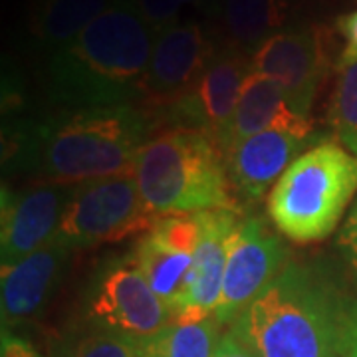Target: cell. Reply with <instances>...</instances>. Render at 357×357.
<instances>
[{
  "label": "cell",
  "mask_w": 357,
  "mask_h": 357,
  "mask_svg": "<svg viewBox=\"0 0 357 357\" xmlns=\"http://www.w3.org/2000/svg\"><path fill=\"white\" fill-rule=\"evenodd\" d=\"M155 220L135 175L107 177L72 187L56 236L70 250L96 248L145 234Z\"/></svg>",
  "instance_id": "6"
},
{
  "label": "cell",
  "mask_w": 357,
  "mask_h": 357,
  "mask_svg": "<svg viewBox=\"0 0 357 357\" xmlns=\"http://www.w3.org/2000/svg\"><path fill=\"white\" fill-rule=\"evenodd\" d=\"M215 54L213 42L199 22H178L157 32L141 102L169 109L195 88Z\"/></svg>",
  "instance_id": "10"
},
{
  "label": "cell",
  "mask_w": 357,
  "mask_h": 357,
  "mask_svg": "<svg viewBox=\"0 0 357 357\" xmlns=\"http://www.w3.org/2000/svg\"><path fill=\"white\" fill-rule=\"evenodd\" d=\"M128 2L155 34L169 26L178 24L183 8L187 6L199 8V6L213 4V0H128Z\"/></svg>",
  "instance_id": "23"
},
{
  "label": "cell",
  "mask_w": 357,
  "mask_h": 357,
  "mask_svg": "<svg viewBox=\"0 0 357 357\" xmlns=\"http://www.w3.org/2000/svg\"><path fill=\"white\" fill-rule=\"evenodd\" d=\"M286 246L262 218H241L230 243L215 318L232 326L248 304L282 272Z\"/></svg>",
  "instance_id": "8"
},
{
  "label": "cell",
  "mask_w": 357,
  "mask_h": 357,
  "mask_svg": "<svg viewBox=\"0 0 357 357\" xmlns=\"http://www.w3.org/2000/svg\"><path fill=\"white\" fill-rule=\"evenodd\" d=\"M213 357H256L255 351L244 344L243 340L236 333L229 330L222 333L220 342H218L215 356Z\"/></svg>",
  "instance_id": "27"
},
{
  "label": "cell",
  "mask_w": 357,
  "mask_h": 357,
  "mask_svg": "<svg viewBox=\"0 0 357 357\" xmlns=\"http://www.w3.org/2000/svg\"><path fill=\"white\" fill-rule=\"evenodd\" d=\"M314 137H300L288 131L268 129L234 143L225 151L230 185L248 201H260L284 175Z\"/></svg>",
  "instance_id": "14"
},
{
  "label": "cell",
  "mask_w": 357,
  "mask_h": 357,
  "mask_svg": "<svg viewBox=\"0 0 357 357\" xmlns=\"http://www.w3.org/2000/svg\"><path fill=\"white\" fill-rule=\"evenodd\" d=\"M328 119L337 139L357 157V64L342 70L337 77Z\"/></svg>",
  "instance_id": "21"
},
{
  "label": "cell",
  "mask_w": 357,
  "mask_h": 357,
  "mask_svg": "<svg viewBox=\"0 0 357 357\" xmlns=\"http://www.w3.org/2000/svg\"><path fill=\"white\" fill-rule=\"evenodd\" d=\"M149 126L133 105L84 107L52 117L22 141V165L42 183L77 187L135 175Z\"/></svg>",
  "instance_id": "2"
},
{
  "label": "cell",
  "mask_w": 357,
  "mask_h": 357,
  "mask_svg": "<svg viewBox=\"0 0 357 357\" xmlns=\"http://www.w3.org/2000/svg\"><path fill=\"white\" fill-rule=\"evenodd\" d=\"M72 250L58 236L13 266L2 268V326L32 318L46 304Z\"/></svg>",
  "instance_id": "17"
},
{
  "label": "cell",
  "mask_w": 357,
  "mask_h": 357,
  "mask_svg": "<svg viewBox=\"0 0 357 357\" xmlns=\"http://www.w3.org/2000/svg\"><path fill=\"white\" fill-rule=\"evenodd\" d=\"M344 243L349 248V252H351V256L356 258L357 262V206L356 211H354V215H351V218H349V222H347V227H345Z\"/></svg>",
  "instance_id": "28"
},
{
  "label": "cell",
  "mask_w": 357,
  "mask_h": 357,
  "mask_svg": "<svg viewBox=\"0 0 357 357\" xmlns=\"http://www.w3.org/2000/svg\"><path fill=\"white\" fill-rule=\"evenodd\" d=\"M357 191V157L321 141L284 171L268 197V215L284 236L300 244L326 238Z\"/></svg>",
  "instance_id": "5"
},
{
  "label": "cell",
  "mask_w": 357,
  "mask_h": 357,
  "mask_svg": "<svg viewBox=\"0 0 357 357\" xmlns=\"http://www.w3.org/2000/svg\"><path fill=\"white\" fill-rule=\"evenodd\" d=\"M155 32L128 0H117L68 46L54 52V100L76 109L141 102Z\"/></svg>",
  "instance_id": "1"
},
{
  "label": "cell",
  "mask_w": 357,
  "mask_h": 357,
  "mask_svg": "<svg viewBox=\"0 0 357 357\" xmlns=\"http://www.w3.org/2000/svg\"><path fill=\"white\" fill-rule=\"evenodd\" d=\"M199 236L201 229L195 215L161 217L133 250L145 280L173 318L189 294Z\"/></svg>",
  "instance_id": "9"
},
{
  "label": "cell",
  "mask_w": 357,
  "mask_h": 357,
  "mask_svg": "<svg viewBox=\"0 0 357 357\" xmlns=\"http://www.w3.org/2000/svg\"><path fill=\"white\" fill-rule=\"evenodd\" d=\"M143 347L145 342L141 340L98 330L66 345L58 357H143Z\"/></svg>",
  "instance_id": "22"
},
{
  "label": "cell",
  "mask_w": 357,
  "mask_h": 357,
  "mask_svg": "<svg viewBox=\"0 0 357 357\" xmlns=\"http://www.w3.org/2000/svg\"><path fill=\"white\" fill-rule=\"evenodd\" d=\"M0 357H44L34 345L22 335L8 332L2 328V342H0Z\"/></svg>",
  "instance_id": "25"
},
{
  "label": "cell",
  "mask_w": 357,
  "mask_h": 357,
  "mask_svg": "<svg viewBox=\"0 0 357 357\" xmlns=\"http://www.w3.org/2000/svg\"><path fill=\"white\" fill-rule=\"evenodd\" d=\"M135 181L143 203L155 218L234 211L225 153L208 133L173 128L147 139Z\"/></svg>",
  "instance_id": "4"
},
{
  "label": "cell",
  "mask_w": 357,
  "mask_h": 357,
  "mask_svg": "<svg viewBox=\"0 0 357 357\" xmlns=\"http://www.w3.org/2000/svg\"><path fill=\"white\" fill-rule=\"evenodd\" d=\"M222 32L238 52H252L280 32L288 18V0H213Z\"/></svg>",
  "instance_id": "18"
},
{
  "label": "cell",
  "mask_w": 357,
  "mask_h": 357,
  "mask_svg": "<svg viewBox=\"0 0 357 357\" xmlns=\"http://www.w3.org/2000/svg\"><path fill=\"white\" fill-rule=\"evenodd\" d=\"M89 324L147 342L173 321L171 310L147 284L135 255L107 262L96 274L86 302Z\"/></svg>",
  "instance_id": "7"
},
{
  "label": "cell",
  "mask_w": 357,
  "mask_h": 357,
  "mask_svg": "<svg viewBox=\"0 0 357 357\" xmlns=\"http://www.w3.org/2000/svg\"><path fill=\"white\" fill-rule=\"evenodd\" d=\"M72 187L42 183L22 195H2L0 260L8 268L40 250L58 234Z\"/></svg>",
  "instance_id": "13"
},
{
  "label": "cell",
  "mask_w": 357,
  "mask_h": 357,
  "mask_svg": "<svg viewBox=\"0 0 357 357\" xmlns=\"http://www.w3.org/2000/svg\"><path fill=\"white\" fill-rule=\"evenodd\" d=\"M222 337V324L215 316L197 321L173 319L149 337L143 357H213Z\"/></svg>",
  "instance_id": "20"
},
{
  "label": "cell",
  "mask_w": 357,
  "mask_h": 357,
  "mask_svg": "<svg viewBox=\"0 0 357 357\" xmlns=\"http://www.w3.org/2000/svg\"><path fill=\"white\" fill-rule=\"evenodd\" d=\"M342 314L307 268L286 264L230 330L256 357H344Z\"/></svg>",
  "instance_id": "3"
},
{
  "label": "cell",
  "mask_w": 357,
  "mask_h": 357,
  "mask_svg": "<svg viewBox=\"0 0 357 357\" xmlns=\"http://www.w3.org/2000/svg\"><path fill=\"white\" fill-rule=\"evenodd\" d=\"M337 30L345 40V46L340 54L337 66H340V70H345L349 66L357 64V10L342 16L337 20Z\"/></svg>",
  "instance_id": "24"
},
{
  "label": "cell",
  "mask_w": 357,
  "mask_h": 357,
  "mask_svg": "<svg viewBox=\"0 0 357 357\" xmlns=\"http://www.w3.org/2000/svg\"><path fill=\"white\" fill-rule=\"evenodd\" d=\"M201 236L195 250L189 294L175 314L178 321L213 318L217 310L232 234L241 218L234 211H204L195 215Z\"/></svg>",
  "instance_id": "15"
},
{
  "label": "cell",
  "mask_w": 357,
  "mask_h": 357,
  "mask_svg": "<svg viewBox=\"0 0 357 357\" xmlns=\"http://www.w3.org/2000/svg\"><path fill=\"white\" fill-rule=\"evenodd\" d=\"M112 0H40L32 22L34 36L48 48L60 50L105 13Z\"/></svg>",
  "instance_id": "19"
},
{
  "label": "cell",
  "mask_w": 357,
  "mask_h": 357,
  "mask_svg": "<svg viewBox=\"0 0 357 357\" xmlns=\"http://www.w3.org/2000/svg\"><path fill=\"white\" fill-rule=\"evenodd\" d=\"M248 74L250 58L246 60L243 52L234 48L217 52L195 88L169 107L177 128L204 131L220 145L236 112L241 89Z\"/></svg>",
  "instance_id": "12"
},
{
  "label": "cell",
  "mask_w": 357,
  "mask_h": 357,
  "mask_svg": "<svg viewBox=\"0 0 357 357\" xmlns=\"http://www.w3.org/2000/svg\"><path fill=\"white\" fill-rule=\"evenodd\" d=\"M268 129L288 131L300 137H314L312 119L294 107L280 86L270 77L250 72L244 79L232 121L220 139V149L225 153L234 143Z\"/></svg>",
  "instance_id": "16"
},
{
  "label": "cell",
  "mask_w": 357,
  "mask_h": 357,
  "mask_svg": "<svg viewBox=\"0 0 357 357\" xmlns=\"http://www.w3.org/2000/svg\"><path fill=\"white\" fill-rule=\"evenodd\" d=\"M326 58L312 28L280 30L250 54V72L270 77L302 115L310 117Z\"/></svg>",
  "instance_id": "11"
},
{
  "label": "cell",
  "mask_w": 357,
  "mask_h": 357,
  "mask_svg": "<svg viewBox=\"0 0 357 357\" xmlns=\"http://www.w3.org/2000/svg\"><path fill=\"white\" fill-rule=\"evenodd\" d=\"M342 356L357 357V304L342 314Z\"/></svg>",
  "instance_id": "26"
}]
</instances>
